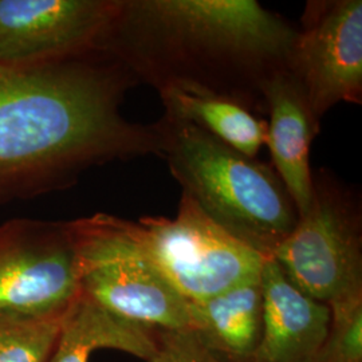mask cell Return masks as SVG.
Here are the masks:
<instances>
[{"label": "cell", "instance_id": "6da1fadb", "mask_svg": "<svg viewBox=\"0 0 362 362\" xmlns=\"http://www.w3.org/2000/svg\"><path fill=\"white\" fill-rule=\"evenodd\" d=\"M139 81L100 47L0 64V204L73 184L85 169L161 153L158 122L125 119Z\"/></svg>", "mask_w": 362, "mask_h": 362}, {"label": "cell", "instance_id": "7a4b0ae2", "mask_svg": "<svg viewBox=\"0 0 362 362\" xmlns=\"http://www.w3.org/2000/svg\"><path fill=\"white\" fill-rule=\"evenodd\" d=\"M296 38L297 27L255 0H117L98 47L158 93L220 97L260 117Z\"/></svg>", "mask_w": 362, "mask_h": 362}, {"label": "cell", "instance_id": "3957f363", "mask_svg": "<svg viewBox=\"0 0 362 362\" xmlns=\"http://www.w3.org/2000/svg\"><path fill=\"white\" fill-rule=\"evenodd\" d=\"M157 122L163 136L160 157L182 194L235 239L272 258L299 218L274 168L194 124L164 116Z\"/></svg>", "mask_w": 362, "mask_h": 362}, {"label": "cell", "instance_id": "277c9868", "mask_svg": "<svg viewBox=\"0 0 362 362\" xmlns=\"http://www.w3.org/2000/svg\"><path fill=\"white\" fill-rule=\"evenodd\" d=\"M81 294L129 322L158 330L192 329L189 302L145 254L133 221L106 214L69 221Z\"/></svg>", "mask_w": 362, "mask_h": 362}, {"label": "cell", "instance_id": "5b68a950", "mask_svg": "<svg viewBox=\"0 0 362 362\" xmlns=\"http://www.w3.org/2000/svg\"><path fill=\"white\" fill-rule=\"evenodd\" d=\"M361 236L360 197L321 170L310 206L272 258L298 290L330 306L362 296Z\"/></svg>", "mask_w": 362, "mask_h": 362}, {"label": "cell", "instance_id": "8992f818", "mask_svg": "<svg viewBox=\"0 0 362 362\" xmlns=\"http://www.w3.org/2000/svg\"><path fill=\"white\" fill-rule=\"evenodd\" d=\"M133 226L157 272L189 303L257 278L269 259L224 231L185 194L175 219L145 216Z\"/></svg>", "mask_w": 362, "mask_h": 362}, {"label": "cell", "instance_id": "52a82bcc", "mask_svg": "<svg viewBox=\"0 0 362 362\" xmlns=\"http://www.w3.org/2000/svg\"><path fill=\"white\" fill-rule=\"evenodd\" d=\"M78 296L69 221L13 219L0 226V315L62 317Z\"/></svg>", "mask_w": 362, "mask_h": 362}, {"label": "cell", "instance_id": "ba28073f", "mask_svg": "<svg viewBox=\"0 0 362 362\" xmlns=\"http://www.w3.org/2000/svg\"><path fill=\"white\" fill-rule=\"evenodd\" d=\"M288 70L318 124L339 103L361 104V0L308 1Z\"/></svg>", "mask_w": 362, "mask_h": 362}, {"label": "cell", "instance_id": "9c48e42d", "mask_svg": "<svg viewBox=\"0 0 362 362\" xmlns=\"http://www.w3.org/2000/svg\"><path fill=\"white\" fill-rule=\"evenodd\" d=\"M117 0H0V64L98 47Z\"/></svg>", "mask_w": 362, "mask_h": 362}, {"label": "cell", "instance_id": "30bf717a", "mask_svg": "<svg viewBox=\"0 0 362 362\" xmlns=\"http://www.w3.org/2000/svg\"><path fill=\"white\" fill-rule=\"evenodd\" d=\"M260 284L262 334L250 362H317L329 334L330 308L298 290L274 258L264 260Z\"/></svg>", "mask_w": 362, "mask_h": 362}, {"label": "cell", "instance_id": "8fae6325", "mask_svg": "<svg viewBox=\"0 0 362 362\" xmlns=\"http://www.w3.org/2000/svg\"><path fill=\"white\" fill-rule=\"evenodd\" d=\"M263 97L270 116L266 145L272 153V168L284 182L298 216H302L310 206L313 172L309 155L320 124L290 70L275 73L264 86Z\"/></svg>", "mask_w": 362, "mask_h": 362}, {"label": "cell", "instance_id": "7c38bea8", "mask_svg": "<svg viewBox=\"0 0 362 362\" xmlns=\"http://www.w3.org/2000/svg\"><path fill=\"white\" fill-rule=\"evenodd\" d=\"M189 311L192 329L221 360H252L262 334L260 275L215 297L189 303Z\"/></svg>", "mask_w": 362, "mask_h": 362}, {"label": "cell", "instance_id": "4fadbf2b", "mask_svg": "<svg viewBox=\"0 0 362 362\" xmlns=\"http://www.w3.org/2000/svg\"><path fill=\"white\" fill-rule=\"evenodd\" d=\"M98 349H116L145 361L156 350L155 332L105 310L81 294L65 311L47 362H89Z\"/></svg>", "mask_w": 362, "mask_h": 362}, {"label": "cell", "instance_id": "5bb4252c", "mask_svg": "<svg viewBox=\"0 0 362 362\" xmlns=\"http://www.w3.org/2000/svg\"><path fill=\"white\" fill-rule=\"evenodd\" d=\"M158 94L165 107L164 117L194 124L242 155L255 158L266 145L267 121L242 105L188 91L164 90Z\"/></svg>", "mask_w": 362, "mask_h": 362}, {"label": "cell", "instance_id": "9a60e30c", "mask_svg": "<svg viewBox=\"0 0 362 362\" xmlns=\"http://www.w3.org/2000/svg\"><path fill=\"white\" fill-rule=\"evenodd\" d=\"M62 317L0 315V362H47L59 334Z\"/></svg>", "mask_w": 362, "mask_h": 362}, {"label": "cell", "instance_id": "2e32d148", "mask_svg": "<svg viewBox=\"0 0 362 362\" xmlns=\"http://www.w3.org/2000/svg\"><path fill=\"white\" fill-rule=\"evenodd\" d=\"M330 327L317 362H362V296L330 306Z\"/></svg>", "mask_w": 362, "mask_h": 362}, {"label": "cell", "instance_id": "e0dca14e", "mask_svg": "<svg viewBox=\"0 0 362 362\" xmlns=\"http://www.w3.org/2000/svg\"><path fill=\"white\" fill-rule=\"evenodd\" d=\"M156 350L148 362H227L203 342L194 329L157 330Z\"/></svg>", "mask_w": 362, "mask_h": 362}]
</instances>
